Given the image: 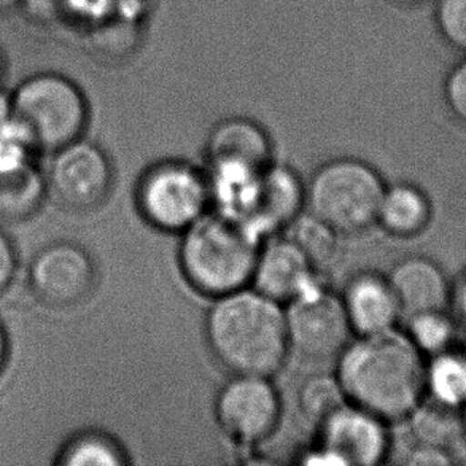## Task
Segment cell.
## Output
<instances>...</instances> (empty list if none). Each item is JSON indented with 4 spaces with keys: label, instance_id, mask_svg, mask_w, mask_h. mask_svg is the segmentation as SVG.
Returning a JSON list of instances; mask_svg holds the SVG:
<instances>
[{
    "label": "cell",
    "instance_id": "6da1fadb",
    "mask_svg": "<svg viewBox=\"0 0 466 466\" xmlns=\"http://www.w3.org/2000/svg\"><path fill=\"white\" fill-rule=\"evenodd\" d=\"M423 355L395 328L350 339L338 355L347 400L387 422L410 416L425 393Z\"/></svg>",
    "mask_w": 466,
    "mask_h": 466
},
{
    "label": "cell",
    "instance_id": "7a4b0ae2",
    "mask_svg": "<svg viewBox=\"0 0 466 466\" xmlns=\"http://www.w3.org/2000/svg\"><path fill=\"white\" fill-rule=\"evenodd\" d=\"M204 333L210 352L233 374L272 378L290 352L284 304L253 287L214 298Z\"/></svg>",
    "mask_w": 466,
    "mask_h": 466
},
{
    "label": "cell",
    "instance_id": "3957f363",
    "mask_svg": "<svg viewBox=\"0 0 466 466\" xmlns=\"http://www.w3.org/2000/svg\"><path fill=\"white\" fill-rule=\"evenodd\" d=\"M259 247L250 228L208 210L180 233L177 255L185 280L214 299L252 285Z\"/></svg>",
    "mask_w": 466,
    "mask_h": 466
},
{
    "label": "cell",
    "instance_id": "277c9868",
    "mask_svg": "<svg viewBox=\"0 0 466 466\" xmlns=\"http://www.w3.org/2000/svg\"><path fill=\"white\" fill-rule=\"evenodd\" d=\"M385 183L363 159L334 157L321 164L306 185V208L339 234L368 231L378 221Z\"/></svg>",
    "mask_w": 466,
    "mask_h": 466
},
{
    "label": "cell",
    "instance_id": "5b68a950",
    "mask_svg": "<svg viewBox=\"0 0 466 466\" xmlns=\"http://www.w3.org/2000/svg\"><path fill=\"white\" fill-rule=\"evenodd\" d=\"M12 116L25 127L42 152H56L82 139L89 108L82 89L67 76L38 74L19 85L10 96Z\"/></svg>",
    "mask_w": 466,
    "mask_h": 466
},
{
    "label": "cell",
    "instance_id": "8992f818",
    "mask_svg": "<svg viewBox=\"0 0 466 466\" xmlns=\"http://www.w3.org/2000/svg\"><path fill=\"white\" fill-rule=\"evenodd\" d=\"M136 204L148 225L180 234L212 208L208 174L183 159L157 161L140 176Z\"/></svg>",
    "mask_w": 466,
    "mask_h": 466
},
{
    "label": "cell",
    "instance_id": "52a82bcc",
    "mask_svg": "<svg viewBox=\"0 0 466 466\" xmlns=\"http://www.w3.org/2000/svg\"><path fill=\"white\" fill-rule=\"evenodd\" d=\"M285 320L290 349L308 359L338 357L353 334L339 295L320 280L285 304Z\"/></svg>",
    "mask_w": 466,
    "mask_h": 466
},
{
    "label": "cell",
    "instance_id": "ba28073f",
    "mask_svg": "<svg viewBox=\"0 0 466 466\" xmlns=\"http://www.w3.org/2000/svg\"><path fill=\"white\" fill-rule=\"evenodd\" d=\"M282 400L271 378L233 374L215 398V419L233 441L252 446L278 430Z\"/></svg>",
    "mask_w": 466,
    "mask_h": 466
},
{
    "label": "cell",
    "instance_id": "9c48e42d",
    "mask_svg": "<svg viewBox=\"0 0 466 466\" xmlns=\"http://www.w3.org/2000/svg\"><path fill=\"white\" fill-rule=\"evenodd\" d=\"M45 180L63 208L89 212L107 201L114 188V164L101 147L78 139L55 152Z\"/></svg>",
    "mask_w": 466,
    "mask_h": 466
},
{
    "label": "cell",
    "instance_id": "30bf717a",
    "mask_svg": "<svg viewBox=\"0 0 466 466\" xmlns=\"http://www.w3.org/2000/svg\"><path fill=\"white\" fill-rule=\"evenodd\" d=\"M29 287L40 303L70 308L95 290L97 269L88 250L74 242H55L40 248L29 265Z\"/></svg>",
    "mask_w": 466,
    "mask_h": 466
},
{
    "label": "cell",
    "instance_id": "8fae6325",
    "mask_svg": "<svg viewBox=\"0 0 466 466\" xmlns=\"http://www.w3.org/2000/svg\"><path fill=\"white\" fill-rule=\"evenodd\" d=\"M387 420L347 401L319 423V444L339 459L342 465H380L390 452Z\"/></svg>",
    "mask_w": 466,
    "mask_h": 466
},
{
    "label": "cell",
    "instance_id": "7c38bea8",
    "mask_svg": "<svg viewBox=\"0 0 466 466\" xmlns=\"http://www.w3.org/2000/svg\"><path fill=\"white\" fill-rule=\"evenodd\" d=\"M317 272L303 250L285 236L261 244L252 285L274 301L287 304L319 280Z\"/></svg>",
    "mask_w": 466,
    "mask_h": 466
},
{
    "label": "cell",
    "instance_id": "4fadbf2b",
    "mask_svg": "<svg viewBox=\"0 0 466 466\" xmlns=\"http://www.w3.org/2000/svg\"><path fill=\"white\" fill-rule=\"evenodd\" d=\"M306 208V185L290 166L269 164L259 180L247 227L263 239L287 228Z\"/></svg>",
    "mask_w": 466,
    "mask_h": 466
},
{
    "label": "cell",
    "instance_id": "5bb4252c",
    "mask_svg": "<svg viewBox=\"0 0 466 466\" xmlns=\"http://www.w3.org/2000/svg\"><path fill=\"white\" fill-rule=\"evenodd\" d=\"M340 301L353 334L359 336L391 329L401 317L390 280L379 272L361 271L349 279Z\"/></svg>",
    "mask_w": 466,
    "mask_h": 466
},
{
    "label": "cell",
    "instance_id": "9a60e30c",
    "mask_svg": "<svg viewBox=\"0 0 466 466\" xmlns=\"http://www.w3.org/2000/svg\"><path fill=\"white\" fill-rule=\"evenodd\" d=\"M274 146L269 133L258 121L247 116H229L218 121L208 136L206 161L210 164H239L265 169L274 163Z\"/></svg>",
    "mask_w": 466,
    "mask_h": 466
},
{
    "label": "cell",
    "instance_id": "2e32d148",
    "mask_svg": "<svg viewBox=\"0 0 466 466\" xmlns=\"http://www.w3.org/2000/svg\"><path fill=\"white\" fill-rule=\"evenodd\" d=\"M397 295L401 315L446 310L451 303L448 278L433 259L408 257L400 259L387 274Z\"/></svg>",
    "mask_w": 466,
    "mask_h": 466
},
{
    "label": "cell",
    "instance_id": "e0dca14e",
    "mask_svg": "<svg viewBox=\"0 0 466 466\" xmlns=\"http://www.w3.org/2000/svg\"><path fill=\"white\" fill-rule=\"evenodd\" d=\"M431 206L429 196L412 183L385 187L376 225L400 239H410L429 227Z\"/></svg>",
    "mask_w": 466,
    "mask_h": 466
},
{
    "label": "cell",
    "instance_id": "ac0fdd59",
    "mask_svg": "<svg viewBox=\"0 0 466 466\" xmlns=\"http://www.w3.org/2000/svg\"><path fill=\"white\" fill-rule=\"evenodd\" d=\"M410 433L417 444L451 449L465 436V416L461 408L441 403L430 397L420 401L410 416Z\"/></svg>",
    "mask_w": 466,
    "mask_h": 466
},
{
    "label": "cell",
    "instance_id": "d6986e66",
    "mask_svg": "<svg viewBox=\"0 0 466 466\" xmlns=\"http://www.w3.org/2000/svg\"><path fill=\"white\" fill-rule=\"evenodd\" d=\"M55 461L59 466H123L129 459L120 442L108 433L86 430L72 436Z\"/></svg>",
    "mask_w": 466,
    "mask_h": 466
},
{
    "label": "cell",
    "instance_id": "ffe728a7",
    "mask_svg": "<svg viewBox=\"0 0 466 466\" xmlns=\"http://www.w3.org/2000/svg\"><path fill=\"white\" fill-rule=\"evenodd\" d=\"M46 180L35 166L0 178V220L19 221L37 212L46 193Z\"/></svg>",
    "mask_w": 466,
    "mask_h": 466
},
{
    "label": "cell",
    "instance_id": "44dd1931",
    "mask_svg": "<svg viewBox=\"0 0 466 466\" xmlns=\"http://www.w3.org/2000/svg\"><path fill=\"white\" fill-rule=\"evenodd\" d=\"M425 391L449 406H466L465 353L446 350L431 357L425 370Z\"/></svg>",
    "mask_w": 466,
    "mask_h": 466
},
{
    "label": "cell",
    "instance_id": "7402d4cb",
    "mask_svg": "<svg viewBox=\"0 0 466 466\" xmlns=\"http://www.w3.org/2000/svg\"><path fill=\"white\" fill-rule=\"evenodd\" d=\"M287 228L289 238L303 250L317 271L333 265L339 250L340 234L336 229L310 212H301Z\"/></svg>",
    "mask_w": 466,
    "mask_h": 466
},
{
    "label": "cell",
    "instance_id": "603a6c76",
    "mask_svg": "<svg viewBox=\"0 0 466 466\" xmlns=\"http://www.w3.org/2000/svg\"><path fill=\"white\" fill-rule=\"evenodd\" d=\"M347 401L346 391L336 374L309 376L298 390V406L301 414L317 425L342 408Z\"/></svg>",
    "mask_w": 466,
    "mask_h": 466
},
{
    "label": "cell",
    "instance_id": "cb8c5ba5",
    "mask_svg": "<svg viewBox=\"0 0 466 466\" xmlns=\"http://www.w3.org/2000/svg\"><path fill=\"white\" fill-rule=\"evenodd\" d=\"M406 334L419 352L435 357L451 350L455 339V327L446 310H433L410 317Z\"/></svg>",
    "mask_w": 466,
    "mask_h": 466
},
{
    "label": "cell",
    "instance_id": "d4e9b609",
    "mask_svg": "<svg viewBox=\"0 0 466 466\" xmlns=\"http://www.w3.org/2000/svg\"><path fill=\"white\" fill-rule=\"evenodd\" d=\"M37 152L29 134L13 116L0 121V178L16 176L29 169Z\"/></svg>",
    "mask_w": 466,
    "mask_h": 466
},
{
    "label": "cell",
    "instance_id": "484cf974",
    "mask_svg": "<svg viewBox=\"0 0 466 466\" xmlns=\"http://www.w3.org/2000/svg\"><path fill=\"white\" fill-rule=\"evenodd\" d=\"M433 19L440 37L466 55V0H435Z\"/></svg>",
    "mask_w": 466,
    "mask_h": 466
},
{
    "label": "cell",
    "instance_id": "4316f807",
    "mask_svg": "<svg viewBox=\"0 0 466 466\" xmlns=\"http://www.w3.org/2000/svg\"><path fill=\"white\" fill-rule=\"evenodd\" d=\"M442 97L455 120L466 127V55L448 70L442 83Z\"/></svg>",
    "mask_w": 466,
    "mask_h": 466
},
{
    "label": "cell",
    "instance_id": "83f0119b",
    "mask_svg": "<svg viewBox=\"0 0 466 466\" xmlns=\"http://www.w3.org/2000/svg\"><path fill=\"white\" fill-rule=\"evenodd\" d=\"M72 2L74 0H21V5L25 15L38 25H70Z\"/></svg>",
    "mask_w": 466,
    "mask_h": 466
},
{
    "label": "cell",
    "instance_id": "f1b7e54d",
    "mask_svg": "<svg viewBox=\"0 0 466 466\" xmlns=\"http://www.w3.org/2000/svg\"><path fill=\"white\" fill-rule=\"evenodd\" d=\"M16 269H18L16 250L10 238L0 229V293H4L12 285Z\"/></svg>",
    "mask_w": 466,
    "mask_h": 466
},
{
    "label": "cell",
    "instance_id": "f546056e",
    "mask_svg": "<svg viewBox=\"0 0 466 466\" xmlns=\"http://www.w3.org/2000/svg\"><path fill=\"white\" fill-rule=\"evenodd\" d=\"M452 461V455L448 449L433 448L425 444H417V448L412 449L406 459V463L410 466H446Z\"/></svg>",
    "mask_w": 466,
    "mask_h": 466
},
{
    "label": "cell",
    "instance_id": "4dcf8cb0",
    "mask_svg": "<svg viewBox=\"0 0 466 466\" xmlns=\"http://www.w3.org/2000/svg\"><path fill=\"white\" fill-rule=\"evenodd\" d=\"M299 463L303 465H336L342 466L339 459L336 455L331 454L328 449L323 448L320 444H317L314 449H309L301 454V457L298 459Z\"/></svg>",
    "mask_w": 466,
    "mask_h": 466
},
{
    "label": "cell",
    "instance_id": "1f68e13d",
    "mask_svg": "<svg viewBox=\"0 0 466 466\" xmlns=\"http://www.w3.org/2000/svg\"><path fill=\"white\" fill-rule=\"evenodd\" d=\"M6 357H8V338H6L5 328L0 323V374L5 370Z\"/></svg>",
    "mask_w": 466,
    "mask_h": 466
},
{
    "label": "cell",
    "instance_id": "d6a6232c",
    "mask_svg": "<svg viewBox=\"0 0 466 466\" xmlns=\"http://www.w3.org/2000/svg\"><path fill=\"white\" fill-rule=\"evenodd\" d=\"M12 116V106H10V96L0 95V121L6 120Z\"/></svg>",
    "mask_w": 466,
    "mask_h": 466
},
{
    "label": "cell",
    "instance_id": "836d02e7",
    "mask_svg": "<svg viewBox=\"0 0 466 466\" xmlns=\"http://www.w3.org/2000/svg\"><path fill=\"white\" fill-rule=\"evenodd\" d=\"M457 303H459L461 314L465 315L466 319V278L461 280V287L457 290Z\"/></svg>",
    "mask_w": 466,
    "mask_h": 466
},
{
    "label": "cell",
    "instance_id": "e575fe53",
    "mask_svg": "<svg viewBox=\"0 0 466 466\" xmlns=\"http://www.w3.org/2000/svg\"><path fill=\"white\" fill-rule=\"evenodd\" d=\"M18 5H21V0H0V12H8Z\"/></svg>",
    "mask_w": 466,
    "mask_h": 466
},
{
    "label": "cell",
    "instance_id": "d590c367",
    "mask_svg": "<svg viewBox=\"0 0 466 466\" xmlns=\"http://www.w3.org/2000/svg\"><path fill=\"white\" fill-rule=\"evenodd\" d=\"M393 2L401 6H419L427 4L430 0H393Z\"/></svg>",
    "mask_w": 466,
    "mask_h": 466
},
{
    "label": "cell",
    "instance_id": "8d00e7d4",
    "mask_svg": "<svg viewBox=\"0 0 466 466\" xmlns=\"http://www.w3.org/2000/svg\"><path fill=\"white\" fill-rule=\"evenodd\" d=\"M2 76H4V61H2V56H0V80H2Z\"/></svg>",
    "mask_w": 466,
    "mask_h": 466
},
{
    "label": "cell",
    "instance_id": "74e56055",
    "mask_svg": "<svg viewBox=\"0 0 466 466\" xmlns=\"http://www.w3.org/2000/svg\"><path fill=\"white\" fill-rule=\"evenodd\" d=\"M465 436H466V412H465Z\"/></svg>",
    "mask_w": 466,
    "mask_h": 466
},
{
    "label": "cell",
    "instance_id": "f35d334b",
    "mask_svg": "<svg viewBox=\"0 0 466 466\" xmlns=\"http://www.w3.org/2000/svg\"><path fill=\"white\" fill-rule=\"evenodd\" d=\"M463 353H465V357H466V342H465V350H463Z\"/></svg>",
    "mask_w": 466,
    "mask_h": 466
},
{
    "label": "cell",
    "instance_id": "ab89813d",
    "mask_svg": "<svg viewBox=\"0 0 466 466\" xmlns=\"http://www.w3.org/2000/svg\"><path fill=\"white\" fill-rule=\"evenodd\" d=\"M118 2H121V0H118ZM118 2H116V5H118Z\"/></svg>",
    "mask_w": 466,
    "mask_h": 466
}]
</instances>
